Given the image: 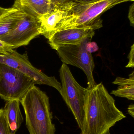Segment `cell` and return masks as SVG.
Segmentation results:
<instances>
[{"label": "cell", "instance_id": "1", "mask_svg": "<svg viewBox=\"0 0 134 134\" xmlns=\"http://www.w3.org/2000/svg\"><path fill=\"white\" fill-rule=\"evenodd\" d=\"M84 112L82 134H110V128L126 117L102 83L87 88Z\"/></svg>", "mask_w": 134, "mask_h": 134}, {"label": "cell", "instance_id": "2", "mask_svg": "<svg viewBox=\"0 0 134 134\" xmlns=\"http://www.w3.org/2000/svg\"><path fill=\"white\" fill-rule=\"evenodd\" d=\"M30 134H55L49 99L40 88L32 86L20 100Z\"/></svg>", "mask_w": 134, "mask_h": 134}, {"label": "cell", "instance_id": "3", "mask_svg": "<svg viewBox=\"0 0 134 134\" xmlns=\"http://www.w3.org/2000/svg\"><path fill=\"white\" fill-rule=\"evenodd\" d=\"M116 0H99L87 4L76 2L71 14L67 18L60 30L72 28L89 27L97 30L102 27L100 16L113 8Z\"/></svg>", "mask_w": 134, "mask_h": 134}, {"label": "cell", "instance_id": "4", "mask_svg": "<svg viewBox=\"0 0 134 134\" xmlns=\"http://www.w3.org/2000/svg\"><path fill=\"white\" fill-rule=\"evenodd\" d=\"M93 36L85 38L79 44L67 45L58 48L57 50L63 63L75 66L83 71L87 77L88 89L97 84L93 76L94 68L93 59L87 46Z\"/></svg>", "mask_w": 134, "mask_h": 134}, {"label": "cell", "instance_id": "5", "mask_svg": "<svg viewBox=\"0 0 134 134\" xmlns=\"http://www.w3.org/2000/svg\"><path fill=\"white\" fill-rule=\"evenodd\" d=\"M59 72L62 86L60 93L81 129L84 118V98L87 88L81 86L76 82L67 64L63 63Z\"/></svg>", "mask_w": 134, "mask_h": 134}, {"label": "cell", "instance_id": "6", "mask_svg": "<svg viewBox=\"0 0 134 134\" xmlns=\"http://www.w3.org/2000/svg\"><path fill=\"white\" fill-rule=\"evenodd\" d=\"M36 83L21 72L0 63V97L5 100L22 98Z\"/></svg>", "mask_w": 134, "mask_h": 134}, {"label": "cell", "instance_id": "7", "mask_svg": "<svg viewBox=\"0 0 134 134\" xmlns=\"http://www.w3.org/2000/svg\"><path fill=\"white\" fill-rule=\"evenodd\" d=\"M19 4L24 11L23 16L13 30L0 37L1 40L11 46L13 49L27 45L31 40L41 35L39 19Z\"/></svg>", "mask_w": 134, "mask_h": 134}, {"label": "cell", "instance_id": "8", "mask_svg": "<svg viewBox=\"0 0 134 134\" xmlns=\"http://www.w3.org/2000/svg\"><path fill=\"white\" fill-rule=\"evenodd\" d=\"M0 63L4 64L21 72L31 78L36 84H43L52 87L60 93L61 83L54 76H48L31 64L27 53L20 54L13 51L6 55H0Z\"/></svg>", "mask_w": 134, "mask_h": 134}, {"label": "cell", "instance_id": "9", "mask_svg": "<svg viewBox=\"0 0 134 134\" xmlns=\"http://www.w3.org/2000/svg\"><path fill=\"white\" fill-rule=\"evenodd\" d=\"M75 2L53 5L48 13L39 18L41 35L49 39L55 33L60 30L67 18L71 14Z\"/></svg>", "mask_w": 134, "mask_h": 134}, {"label": "cell", "instance_id": "10", "mask_svg": "<svg viewBox=\"0 0 134 134\" xmlns=\"http://www.w3.org/2000/svg\"><path fill=\"white\" fill-rule=\"evenodd\" d=\"M94 31L89 27L69 28L59 31L50 37L48 43L52 48L57 50L64 46L80 43L88 36H94Z\"/></svg>", "mask_w": 134, "mask_h": 134}, {"label": "cell", "instance_id": "11", "mask_svg": "<svg viewBox=\"0 0 134 134\" xmlns=\"http://www.w3.org/2000/svg\"><path fill=\"white\" fill-rule=\"evenodd\" d=\"M24 15V11L15 0L13 6L0 16V37L13 30Z\"/></svg>", "mask_w": 134, "mask_h": 134}, {"label": "cell", "instance_id": "12", "mask_svg": "<svg viewBox=\"0 0 134 134\" xmlns=\"http://www.w3.org/2000/svg\"><path fill=\"white\" fill-rule=\"evenodd\" d=\"M20 103L18 100L7 101L4 107L5 115L12 134H15L23 122Z\"/></svg>", "mask_w": 134, "mask_h": 134}, {"label": "cell", "instance_id": "13", "mask_svg": "<svg viewBox=\"0 0 134 134\" xmlns=\"http://www.w3.org/2000/svg\"><path fill=\"white\" fill-rule=\"evenodd\" d=\"M112 83L118 87L116 90L112 91L111 94L134 101V71L127 78L116 77Z\"/></svg>", "mask_w": 134, "mask_h": 134}, {"label": "cell", "instance_id": "14", "mask_svg": "<svg viewBox=\"0 0 134 134\" xmlns=\"http://www.w3.org/2000/svg\"><path fill=\"white\" fill-rule=\"evenodd\" d=\"M23 7L29 10L38 19L47 14L52 9L50 0H17Z\"/></svg>", "mask_w": 134, "mask_h": 134}, {"label": "cell", "instance_id": "15", "mask_svg": "<svg viewBox=\"0 0 134 134\" xmlns=\"http://www.w3.org/2000/svg\"><path fill=\"white\" fill-rule=\"evenodd\" d=\"M0 134H12L4 109H0Z\"/></svg>", "mask_w": 134, "mask_h": 134}, {"label": "cell", "instance_id": "16", "mask_svg": "<svg viewBox=\"0 0 134 134\" xmlns=\"http://www.w3.org/2000/svg\"><path fill=\"white\" fill-rule=\"evenodd\" d=\"M13 50L11 46L0 39V55H6L12 52Z\"/></svg>", "mask_w": 134, "mask_h": 134}, {"label": "cell", "instance_id": "17", "mask_svg": "<svg viewBox=\"0 0 134 134\" xmlns=\"http://www.w3.org/2000/svg\"><path fill=\"white\" fill-rule=\"evenodd\" d=\"M128 61L126 68H134V43L131 47L130 51L128 55Z\"/></svg>", "mask_w": 134, "mask_h": 134}, {"label": "cell", "instance_id": "18", "mask_svg": "<svg viewBox=\"0 0 134 134\" xmlns=\"http://www.w3.org/2000/svg\"><path fill=\"white\" fill-rule=\"evenodd\" d=\"M128 18L131 26L134 27V1L129 8Z\"/></svg>", "mask_w": 134, "mask_h": 134}, {"label": "cell", "instance_id": "19", "mask_svg": "<svg viewBox=\"0 0 134 134\" xmlns=\"http://www.w3.org/2000/svg\"><path fill=\"white\" fill-rule=\"evenodd\" d=\"M53 5L64 4L71 1H74V0H50Z\"/></svg>", "mask_w": 134, "mask_h": 134}, {"label": "cell", "instance_id": "20", "mask_svg": "<svg viewBox=\"0 0 134 134\" xmlns=\"http://www.w3.org/2000/svg\"><path fill=\"white\" fill-rule=\"evenodd\" d=\"M128 113L134 119V104L129 105L127 108Z\"/></svg>", "mask_w": 134, "mask_h": 134}, {"label": "cell", "instance_id": "21", "mask_svg": "<svg viewBox=\"0 0 134 134\" xmlns=\"http://www.w3.org/2000/svg\"><path fill=\"white\" fill-rule=\"evenodd\" d=\"M98 1L99 0H74V1L77 3L85 4L94 2Z\"/></svg>", "mask_w": 134, "mask_h": 134}, {"label": "cell", "instance_id": "22", "mask_svg": "<svg viewBox=\"0 0 134 134\" xmlns=\"http://www.w3.org/2000/svg\"><path fill=\"white\" fill-rule=\"evenodd\" d=\"M131 1L134 2V0H116L113 5V7L115 6L116 5L118 4H120V3H123L124 2H127Z\"/></svg>", "mask_w": 134, "mask_h": 134}, {"label": "cell", "instance_id": "23", "mask_svg": "<svg viewBox=\"0 0 134 134\" xmlns=\"http://www.w3.org/2000/svg\"><path fill=\"white\" fill-rule=\"evenodd\" d=\"M8 8H5L0 6V16L2 14L6 12L8 10Z\"/></svg>", "mask_w": 134, "mask_h": 134}]
</instances>
